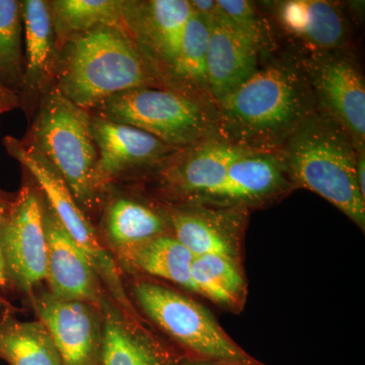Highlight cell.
Returning a JSON list of instances; mask_svg holds the SVG:
<instances>
[{
    "label": "cell",
    "mask_w": 365,
    "mask_h": 365,
    "mask_svg": "<svg viewBox=\"0 0 365 365\" xmlns=\"http://www.w3.org/2000/svg\"><path fill=\"white\" fill-rule=\"evenodd\" d=\"M216 134L254 150H281L318 109L302 69L292 55L261 62L248 79L215 101Z\"/></svg>",
    "instance_id": "1"
},
{
    "label": "cell",
    "mask_w": 365,
    "mask_h": 365,
    "mask_svg": "<svg viewBox=\"0 0 365 365\" xmlns=\"http://www.w3.org/2000/svg\"><path fill=\"white\" fill-rule=\"evenodd\" d=\"M55 86L86 111L108 98L139 88H162L124 26H104L60 47Z\"/></svg>",
    "instance_id": "2"
},
{
    "label": "cell",
    "mask_w": 365,
    "mask_h": 365,
    "mask_svg": "<svg viewBox=\"0 0 365 365\" xmlns=\"http://www.w3.org/2000/svg\"><path fill=\"white\" fill-rule=\"evenodd\" d=\"M359 153L349 134L319 109L281 148L292 186L323 197L364 230L365 198L356 180Z\"/></svg>",
    "instance_id": "3"
},
{
    "label": "cell",
    "mask_w": 365,
    "mask_h": 365,
    "mask_svg": "<svg viewBox=\"0 0 365 365\" xmlns=\"http://www.w3.org/2000/svg\"><path fill=\"white\" fill-rule=\"evenodd\" d=\"M21 143L51 163L76 202L91 212L98 202L91 184L98 150L90 111L78 107L53 86L41 98Z\"/></svg>",
    "instance_id": "4"
},
{
    "label": "cell",
    "mask_w": 365,
    "mask_h": 365,
    "mask_svg": "<svg viewBox=\"0 0 365 365\" xmlns=\"http://www.w3.org/2000/svg\"><path fill=\"white\" fill-rule=\"evenodd\" d=\"M91 113L130 125L179 150L217 135L215 104L168 88L123 91Z\"/></svg>",
    "instance_id": "5"
},
{
    "label": "cell",
    "mask_w": 365,
    "mask_h": 365,
    "mask_svg": "<svg viewBox=\"0 0 365 365\" xmlns=\"http://www.w3.org/2000/svg\"><path fill=\"white\" fill-rule=\"evenodd\" d=\"M133 294L144 314L188 350L191 359L228 365H266L240 347L207 309L186 295L150 282L137 283Z\"/></svg>",
    "instance_id": "6"
},
{
    "label": "cell",
    "mask_w": 365,
    "mask_h": 365,
    "mask_svg": "<svg viewBox=\"0 0 365 365\" xmlns=\"http://www.w3.org/2000/svg\"><path fill=\"white\" fill-rule=\"evenodd\" d=\"M6 153L21 163L35 181L46 202L58 218L62 227L71 235L95 268L109 297L128 318L136 316L128 295L125 292L121 274L116 262L103 246L95 228L72 195L66 182L44 158L29 150L20 139L6 136L4 139Z\"/></svg>",
    "instance_id": "7"
},
{
    "label": "cell",
    "mask_w": 365,
    "mask_h": 365,
    "mask_svg": "<svg viewBox=\"0 0 365 365\" xmlns=\"http://www.w3.org/2000/svg\"><path fill=\"white\" fill-rule=\"evenodd\" d=\"M289 55L306 74L318 109L365 150V81L352 50Z\"/></svg>",
    "instance_id": "8"
},
{
    "label": "cell",
    "mask_w": 365,
    "mask_h": 365,
    "mask_svg": "<svg viewBox=\"0 0 365 365\" xmlns=\"http://www.w3.org/2000/svg\"><path fill=\"white\" fill-rule=\"evenodd\" d=\"M123 23L137 51L163 88L170 90L193 9L187 0H123Z\"/></svg>",
    "instance_id": "9"
},
{
    "label": "cell",
    "mask_w": 365,
    "mask_h": 365,
    "mask_svg": "<svg viewBox=\"0 0 365 365\" xmlns=\"http://www.w3.org/2000/svg\"><path fill=\"white\" fill-rule=\"evenodd\" d=\"M44 209L37 185L26 180L14 198L0 241L9 283L30 295L47 277Z\"/></svg>",
    "instance_id": "10"
},
{
    "label": "cell",
    "mask_w": 365,
    "mask_h": 365,
    "mask_svg": "<svg viewBox=\"0 0 365 365\" xmlns=\"http://www.w3.org/2000/svg\"><path fill=\"white\" fill-rule=\"evenodd\" d=\"M91 114L98 150L91 184L98 198L118 180L139 170H157L180 150L130 125Z\"/></svg>",
    "instance_id": "11"
},
{
    "label": "cell",
    "mask_w": 365,
    "mask_h": 365,
    "mask_svg": "<svg viewBox=\"0 0 365 365\" xmlns=\"http://www.w3.org/2000/svg\"><path fill=\"white\" fill-rule=\"evenodd\" d=\"M274 26L294 54L351 50L352 30L339 2L283 0L269 4Z\"/></svg>",
    "instance_id": "12"
},
{
    "label": "cell",
    "mask_w": 365,
    "mask_h": 365,
    "mask_svg": "<svg viewBox=\"0 0 365 365\" xmlns=\"http://www.w3.org/2000/svg\"><path fill=\"white\" fill-rule=\"evenodd\" d=\"M31 299L63 365H102L104 319L100 307L55 299L48 292L32 294Z\"/></svg>",
    "instance_id": "13"
},
{
    "label": "cell",
    "mask_w": 365,
    "mask_h": 365,
    "mask_svg": "<svg viewBox=\"0 0 365 365\" xmlns=\"http://www.w3.org/2000/svg\"><path fill=\"white\" fill-rule=\"evenodd\" d=\"M253 151L215 135L178 150L155 170L165 192L191 202L218 186L228 168Z\"/></svg>",
    "instance_id": "14"
},
{
    "label": "cell",
    "mask_w": 365,
    "mask_h": 365,
    "mask_svg": "<svg viewBox=\"0 0 365 365\" xmlns=\"http://www.w3.org/2000/svg\"><path fill=\"white\" fill-rule=\"evenodd\" d=\"M45 202L44 227L48 245L47 281L55 299L78 300L100 307L106 294L102 281L86 255L67 234Z\"/></svg>",
    "instance_id": "15"
},
{
    "label": "cell",
    "mask_w": 365,
    "mask_h": 365,
    "mask_svg": "<svg viewBox=\"0 0 365 365\" xmlns=\"http://www.w3.org/2000/svg\"><path fill=\"white\" fill-rule=\"evenodd\" d=\"M292 186L281 150H255L235 160L218 186L190 203L211 202L240 207L264 202Z\"/></svg>",
    "instance_id": "16"
},
{
    "label": "cell",
    "mask_w": 365,
    "mask_h": 365,
    "mask_svg": "<svg viewBox=\"0 0 365 365\" xmlns=\"http://www.w3.org/2000/svg\"><path fill=\"white\" fill-rule=\"evenodd\" d=\"M26 53L24 85L19 98L29 121L41 98L55 86L59 49L49 4L45 0H24Z\"/></svg>",
    "instance_id": "17"
},
{
    "label": "cell",
    "mask_w": 365,
    "mask_h": 365,
    "mask_svg": "<svg viewBox=\"0 0 365 365\" xmlns=\"http://www.w3.org/2000/svg\"><path fill=\"white\" fill-rule=\"evenodd\" d=\"M208 21V88L215 103L257 71L264 51L220 9Z\"/></svg>",
    "instance_id": "18"
},
{
    "label": "cell",
    "mask_w": 365,
    "mask_h": 365,
    "mask_svg": "<svg viewBox=\"0 0 365 365\" xmlns=\"http://www.w3.org/2000/svg\"><path fill=\"white\" fill-rule=\"evenodd\" d=\"M240 210H208L178 208L170 210L168 225L174 237L195 257L218 255L235 259L237 251L232 234L241 223Z\"/></svg>",
    "instance_id": "19"
},
{
    "label": "cell",
    "mask_w": 365,
    "mask_h": 365,
    "mask_svg": "<svg viewBox=\"0 0 365 365\" xmlns=\"http://www.w3.org/2000/svg\"><path fill=\"white\" fill-rule=\"evenodd\" d=\"M104 319L102 365H178L153 341L137 332L109 295L101 304Z\"/></svg>",
    "instance_id": "20"
},
{
    "label": "cell",
    "mask_w": 365,
    "mask_h": 365,
    "mask_svg": "<svg viewBox=\"0 0 365 365\" xmlns=\"http://www.w3.org/2000/svg\"><path fill=\"white\" fill-rule=\"evenodd\" d=\"M167 217L130 197H114L106 206L103 227L108 242L120 254L165 234Z\"/></svg>",
    "instance_id": "21"
},
{
    "label": "cell",
    "mask_w": 365,
    "mask_h": 365,
    "mask_svg": "<svg viewBox=\"0 0 365 365\" xmlns=\"http://www.w3.org/2000/svg\"><path fill=\"white\" fill-rule=\"evenodd\" d=\"M209 29L207 19L193 11L185 30L170 90L215 104L208 88Z\"/></svg>",
    "instance_id": "22"
},
{
    "label": "cell",
    "mask_w": 365,
    "mask_h": 365,
    "mask_svg": "<svg viewBox=\"0 0 365 365\" xmlns=\"http://www.w3.org/2000/svg\"><path fill=\"white\" fill-rule=\"evenodd\" d=\"M121 255L134 268L194 292L191 266L195 256L174 235H158Z\"/></svg>",
    "instance_id": "23"
},
{
    "label": "cell",
    "mask_w": 365,
    "mask_h": 365,
    "mask_svg": "<svg viewBox=\"0 0 365 365\" xmlns=\"http://www.w3.org/2000/svg\"><path fill=\"white\" fill-rule=\"evenodd\" d=\"M0 359L9 365H63L49 331L39 319L0 322Z\"/></svg>",
    "instance_id": "24"
},
{
    "label": "cell",
    "mask_w": 365,
    "mask_h": 365,
    "mask_svg": "<svg viewBox=\"0 0 365 365\" xmlns=\"http://www.w3.org/2000/svg\"><path fill=\"white\" fill-rule=\"evenodd\" d=\"M48 4L58 49L98 26H124L123 0H52Z\"/></svg>",
    "instance_id": "25"
},
{
    "label": "cell",
    "mask_w": 365,
    "mask_h": 365,
    "mask_svg": "<svg viewBox=\"0 0 365 365\" xmlns=\"http://www.w3.org/2000/svg\"><path fill=\"white\" fill-rule=\"evenodd\" d=\"M23 31L21 1L0 0V81L18 96L25 76Z\"/></svg>",
    "instance_id": "26"
},
{
    "label": "cell",
    "mask_w": 365,
    "mask_h": 365,
    "mask_svg": "<svg viewBox=\"0 0 365 365\" xmlns=\"http://www.w3.org/2000/svg\"><path fill=\"white\" fill-rule=\"evenodd\" d=\"M218 9L237 29L246 33L263 51L270 48V29L266 26L255 2L247 0H216Z\"/></svg>",
    "instance_id": "27"
},
{
    "label": "cell",
    "mask_w": 365,
    "mask_h": 365,
    "mask_svg": "<svg viewBox=\"0 0 365 365\" xmlns=\"http://www.w3.org/2000/svg\"><path fill=\"white\" fill-rule=\"evenodd\" d=\"M195 260L209 277L240 306L246 294V283L235 259L218 255H206L195 257Z\"/></svg>",
    "instance_id": "28"
},
{
    "label": "cell",
    "mask_w": 365,
    "mask_h": 365,
    "mask_svg": "<svg viewBox=\"0 0 365 365\" xmlns=\"http://www.w3.org/2000/svg\"><path fill=\"white\" fill-rule=\"evenodd\" d=\"M13 200L14 198H7L6 194L0 190V241H1L2 230H4V225H6ZM9 285V276H7L4 257H2L1 253V245H0V289H6Z\"/></svg>",
    "instance_id": "29"
},
{
    "label": "cell",
    "mask_w": 365,
    "mask_h": 365,
    "mask_svg": "<svg viewBox=\"0 0 365 365\" xmlns=\"http://www.w3.org/2000/svg\"><path fill=\"white\" fill-rule=\"evenodd\" d=\"M20 108V98L14 91L2 85L0 81V116L4 113Z\"/></svg>",
    "instance_id": "30"
},
{
    "label": "cell",
    "mask_w": 365,
    "mask_h": 365,
    "mask_svg": "<svg viewBox=\"0 0 365 365\" xmlns=\"http://www.w3.org/2000/svg\"><path fill=\"white\" fill-rule=\"evenodd\" d=\"M190 6H191L194 13L200 14L207 20H210L218 11L216 0H192V1H190Z\"/></svg>",
    "instance_id": "31"
},
{
    "label": "cell",
    "mask_w": 365,
    "mask_h": 365,
    "mask_svg": "<svg viewBox=\"0 0 365 365\" xmlns=\"http://www.w3.org/2000/svg\"><path fill=\"white\" fill-rule=\"evenodd\" d=\"M364 175H365V150L359 151L357 155V165H356V180L357 185L360 193L365 198V184H364Z\"/></svg>",
    "instance_id": "32"
},
{
    "label": "cell",
    "mask_w": 365,
    "mask_h": 365,
    "mask_svg": "<svg viewBox=\"0 0 365 365\" xmlns=\"http://www.w3.org/2000/svg\"><path fill=\"white\" fill-rule=\"evenodd\" d=\"M178 365H228L223 364H218V362L205 361V360H199L193 359H182L179 361Z\"/></svg>",
    "instance_id": "33"
},
{
    "label": "cell",
    "mask_w": 365,
    "mask_h": 365,
    "mask_svg": "<svg viewBox=\"0 0 365 365\" xmlns=\"http://www.w3.org/2000/svg\"><path fill=\"white\" fill-rule=\"evenodd\" d=\"M7 304H7L6 300L0 294V307H7Z\"/></svg>",
    "instance_id": "34"
}]
</instances>
